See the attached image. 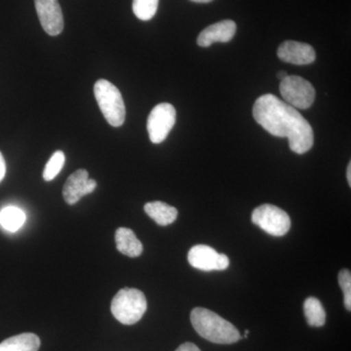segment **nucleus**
Returning a JSON list of instances; mask_svg holds the SVG:
<instances>
[{"mask_svg":"<svg viewBox=\"0 0 351 351\" xmlns=\"http://www.w3.org/2000/svg\"><path fill=\"white\" fill-rule=\"evenodd\" d=\"M253 115L265 130L276 137L287 138L291 151L304 154L314 143L311 124L298 112L272 94L263 95L254 104Z\"/></svg>","mask_w":351,"mask_h":351,"instance_id":"obj_1","label":"nucleus"},{"mask_svg":"<svg viewBox=\"0 0 351 351\" xmlns=\"http://www.w3.org/2000/svg\"><path fill=\"white\" fill-rule=\"evenodd\" d=\"M191 321L197 334L211 343L232 345L241 339L239 330L232 323L209 309L196 307L191 311Z\"/></svg>","mask_w":351,"mask_h":351,"instance_id":"obj_2","label":"nucleus"},{"mask_svg":"<svg viewBox=\"0 0 351 351\" xmlns=\"http://www.w3.org/2000/svg\"><path fill=\"white\" fill-rule=\"evenodd\" d=\"M147 307V299L142 291L123 288L113 298L110 311L115 319L122 324L133 325L142 319Z\"/></svg>","mask_w":351,"mask_h":351,"instance_id":"obj_3","label":"nucleus"},{"mask_svg":"<svg viewBox=\"0 0 351 351\" xmlns=\"http://www.w3.org/2000/svg\"><path fill=\"white\" fill-rule=\"evenodd\" d=\"M94 94L108 123L113 127L123 125L126 117L125 105L117 86L108 80H100L95 83Z\"/></svg>","mask_w":351,"mask_h":351,"instance_id":"obj_4","label":"nucleus"},{"mask_svg":"<svg viewBox=\"0 0 351 351\" xmlns=\"http://www.w3.org/2000/svg\"><path fill=\"white\" fill-rule=\"evenodd\" d=\"M281 96L284 101L295 108L306 110L315 100V89L311 82L298 75H288L281 80Z\"/></svg>","mask_w":351,"mask_h":351,"instance_id":"obj_5","label":"nucleus"},{"mask_svg":"<svg viewBox=\"0 0 351 351\" xmlns=\"http://www.w3.org/2000/svg\"><path fill=\"white\" fill-rule=\"evenodd\" d=\"M252 221L272 237H283L291 228L289 215L271 204L261 205L252 213Z\"/></svg>","mask_w":351,"mask_h":351,"instance_id":"obj_6","label":"nucleus"},{"mask_svg":"<svg viewBox=\"0 0 351 351\" xmlns=\"http://www.w3.org/2000/svg\"><path fill=\"white\" fill-rule=\"evenodd\" d=\"M176 114L175 108L171 104H159L152 108L147 124L152 143L160 144L166 140L175 125Z\"/></svg>","mask_w":351,"mask_h":351,"instance_id":"obj_7","label":"nucleus"},{"mask_svg":"<svg viewBox=\"0 0 351 351\" xmlns=\"http://www.w3.org/2000/svg\"><path fill=\"white\" fill-rule=\"evenodd\" d=\"M188 260L191 267L202 271L225 270L230 265L228 256L225 254H219L207 245L193 246L189 252Z\"/></svg>","mask_w":351,"mask_h":351,"instance_id":"obj_8","label":"nucleus"},{"mask_svg":"<svg viewBox=\"0 0 351 351\" xmlns=\"http://www.w3.org/2000/svg\"><path fill=\"white\" fill-rule=\"evenodd\" d=\"M39 22L46 34L56 36L64 29V16L58 0H34Z\"/></svg>","mask_w":351,"mask_h":351,"instance_id":"obj_9","label":"nucleus"},{"mask_svg":"<svg viewBox=\"0 0 351 351\" xmlns=\"http://www.w3.org/2000/svg\"><path fill=\"white\" fill-rule=\"evenodd\" d=\"M97 188L95 180L89 179L85 169L75 171L66 180L63 189L64 199L69 205H75L83 196L93 193Z\"/></svg>","mask_w":351,"mask_h":351,"instance_id":"obj_10","label":"nucleus"},{"mask_svg":"<svg viewBox=\"0 0 351 351\" xmlns=\"http://www.w3.org/2000/svg\"><path fill=\"white\" fill-rule=\"evenodd\" d=\"M277 56L285 63L304 66L315 61L316 53L309 44L287 40L279 46Z\"/></svg>","mask_w":351,"mask_h":351,"instance_id":"obj_11","label":"nucleus"},{"mask_svg":"<svg viewBox=\"0 0 351 351\" xmlns=\"http://www.w3.org/2000/svg\"><path fill=\"white\" fill-rule=\"evenodd\" d=\"M237 29L234 21H221L203 29L198 36L197 44L201 47H209L213 43H228L235 36Z\"/></svg>","mask_w":351,"mask_h":351,"instance_id":"obj_12","label":"nucleus"},{"mask_svg":"<svg viewBox=\"0 0 351 351\" xmlns=\"http://www.w3.org/2000/svg\"><path fill=\"white\" fill-rule=\"evenodd\" d=\"M115 243L117 250L130 258L142 255L144 247L130 228H119L115 232Z\"/></svg>","mask_w":351,"mask_h":351,"instance_id":"obj_13","label":"nucleus"},{"mask_svg":"<svg viewBox=\"0 0 351 351\" xmlns=\"http://www.w3.org/2000/svg\"><path fill=\"white\" fill-rule=\"evenodd\" d=\"M39 348L40 339L32 332H23L0 343V351H38Z\"/></svg>","mask_w":351,"mask_h":351,"instance_id":"obj_14","label":"nucleus"},{"mask_svg":"<svg viewBox=\"0 0 351 351\" xmlns=\"http://www.w3.org/2000/svg\"><path fill=\"white\" fill-rule=\"evenodd\" d=\"M145 212L157 225L169 226L174 223L178 217V210L161 201H154L145 205Z\"/></svg>","mask_w":351,"mask_h":351,"instance_id":"obj_15","label":"nucleus"},{"mask_svg":"<svg viewBox=\"0 0 351 351\" xmlns=\"http://www.w3.org/2000/svg\"><path fill=\"white\" fill-rule=\"evenodd\" d=\"M25 212L18 207H6L0 212V225L10 232H18L25 225Z\"/></svg>","mask_w":351,"mask_h":351,"instance_id":"obj_16","label":"nucleus"},{"mask_svg":"<svg viewBox=\"0 0 351 351\" xmlns=\"http://www.w3.org/2000/svg\"><path fill=\"white\" fill-rule=\"evenodd\" d=\"M304 311L309 326H324L326 322V313L319 300L313 297L307 298L304 304Z\"/></svg>","mask_w":351,"mask_h":351,"instance_id":"obj_17","label":"nucleus"},{"mask_svg":"<svg viewBox=\"0 0 351 351\" xmlns=\"http://www.w3.org/2000/svg\"><path fill=\"white\" fill-rule=\"evenodd\" d=\"M159 0H133V12L138 19L149 21L154 17Z\"/></svg>","mask_w":351,"mask_h":351,"instance_id":"obj_18","label":"nucleus"},{"mask_svg":"<svg viewBox=\"0 0 351 351\" xmlns=\"http://www.w3.org/2000/svg\"><path fill=\"white\" fill-rule=\"evenodd\" d=\"M64 162H66V156L62 151H58L53 154L45 168L43 171V179L46 182L52 181L58 175L60 174L61 170L63 169Z\"/></svg>","mask_w":351,"mask_h":351,"instance_id":"obj_19","label":"nucleus"},{"mask_svg":"<svg viewBox=\"0 0 351 351\" xmlns=\"http://www.w3.org/2000/svg\"><path fill=\"white\" fill-rule=\"evenodd\" d=\"M339 284L345 295V306L351 311V274L350 270L343 269L339 274Z\"/></svg>","mask_w":351,"mask_h":351,"instance_id":"obj_20","label":"nucleus"},{"mask_svg":"<svg viewBox=\"0 0 351 351\" xmlns=\"http://www.w3.org/2000/svg\"><path fill=\"white\" fill-rule=\"evenodd\" d=\"M176 351H201L199 348L191 343H184L180 346Z\"/></svg>","mask_w":351,"mask_h":351,"instance_id":"obj_21","label":"nucleus"},{"mask_svg":"<svg viewBox=\"0 0 351 351\" xmlns=\"http://www.w3.org/2000/svg\"><path fill=\"white\" fill-rule=\"evenodd\" d=\"M6 173V163L4 160V157L2 156L1 152H0V182L3 180L4 176Z\"/></svg>","mask_w":351,"mask_h":351,"instance_id":"obj_22","label":"nucleus"},{"mask_svg":"<svg viewBox=\"0 0 351 351\" xmlns=\"http://www.w3.org/2000/svg\"><path fill=\"white\" fill-rule=\"evenodd\" d=\"M346 178H348V184L351 186V163L348 164V170H346Z\"/></svg>","mask_w":351,"mask_h":351,"instance_id":"obj_23","label":"nucleus"},{"mask_svg":"<svg viewBox=\"0 0 351 351\" xmlns=\"http://www.w3.org/2000/svg\"><path fill=\"white\" fill-rule=\"evenodd\" d=\"M288 73H286V71H279L278 73H277V77L279 78L280 80H283L284 78L287 77Z\"/></svg>","mask_w":351,"mask_h":351,"instance_id":"obj_24","label":"nucleus"},{"mask_svg":"<svg viewBox=\"0 0 351 351\" xmlns=\"http://www.w3.org/2000/svg\"><path fill=\"white\" fill-rule=\"evenodd\" d=\"M193 2H197V3H209V2L213 1V0H191Z\"/></svg>","mask_w":351,"mask_h":351,"instance_id":"obj_25","label":"nucleus"}]
</instances>
